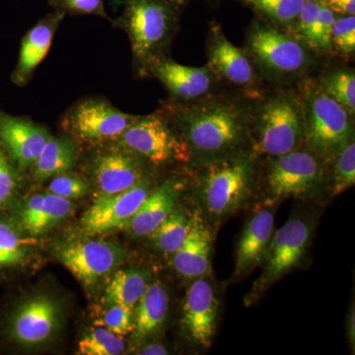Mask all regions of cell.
Segmentation results:
<instances>
[{
    "label": "cell",
    "instance_id": "4316f807",
    "mask_svg": "<svg viewBox=\"0 0 355 355\" xmlns=\"http://www.w3.org/2000/svg\"><path fill=\"white\" fill-rule=\"evenodd\" d=\"M149 284L148 273L137 268H125L114 273L105 291V305L119 304L135 308Z\"/></svg>",
    "mask_w": 355,
    "mask_h": 355
},
{
    "label": "cell",
    "instance_id": "f546056e",
    "mask_svg": "<svg viewBox=\"0 0 355 355\" xmlns=\"http://www.w3.org/2000/svg\"><path fill=\"white\" fill-rule=\"evenodd\" d=\"M318 85L352 116L355 113V74L354 70L338 69L324 73Z\"/></svg>",
    "mask_w": 355,
    "mask_h": 355
},
{
    "label": "cell",
    "instance_id": "5bb4252c",
    "mask_svg": "<svg viewBox=\"0 0 355 355\" xmlns=\"http://www.w3.org/2000/svg\"><path fill=\"white\" fill-rule=\"evenodd\" d=\"M153 186V178L121 193L98 196L83 214L81 224L84 232L98 235L125 228L148 193L155 188Z\"/></svg>",
    "mask_w": 355,
    "mask_h": 355
},
{
    "label": "cell",
    "instance_id": "60d3db41",
    "mask_svg": "<svg viewBox=\"0 0 355 355\" xmlns=\"http://www.w3.org/2000/svg\"><path fill=\"white\" fill-rule=\"evenodd\" d=\"M345 331H347V340H349L350 349L352 350V354H354L355 347V310L354 302H352V305H350L349 312H347V314Z\"/></svg>",
    "mask_w": 355,
    "mask_h": 355
},
{
    "label": "cell",
    "instance_id": "603a6c76",
    "mask_svg": "<svg viewBox=\"0 0 355 355\" xmlns=\"http://www.w3.org/2000/svg\"><path fill=\"white\" fill-rule=\"evenodd\" d=\"M71 200L46 193L28 198L15 221L26 234L37 237L50 230L71 214Z\"/></svg>",
    "mask_w": 355,
    "mask_h": 355
},
{
    "label": "cell",
    "instance_id": "8992f818",
    "mask_svg": "<svg viewBox=\"0 0 355 355\" xmlns=\"http://www.w3.org/2000/svg\"><path fill=\"white\" fill-rule=\"evenodd\" d=\"M319 214L312 209L294 210L286 223L273 232L261 266L260 277L247 294V306L257 302L265 292L284 275L304 261Z\"/></svg>",
    "mask_w": 355,
    "mask_h": 355
},
{
    "label": "cell",
    "instance_id": "b9f144b4",
    "mask_svg": "<svg viewBox=\"0 0 355 355\" xmlns=\"http://www.w3.org/2000/svg\"><path fill=\"white\" fill-rule=\"evenodd\" d=\"M169 354L168 349L161 343H149L139 350L141 355H166Z\"/></svg>",
    "mask_w": 355,
    "mask_h": 355
},
{
    "label": "cell",
    "instance_id": "6da1fadb",
    "mask_svg": "<svg viewBox=\"0 0 355 355\" xmlns=\"http://www.w3.org/2000/svg\"><path fill=\"white\" fill-rule=\"evenodd\" d=\"M160 109L190 153V167L251 150L253 106L239 98L209 94L188 103L167 101Z\"/></svg>",
    "mask_w": 355,
    "mask_h": 355
},
{
    "label": "cell",
    "instance_id": "d6a6232c",
    "mask_svg": "<svg viewBox=\"0 0 355 355\" xmlns=\"http://www.w3.org/2000/svg\"><path fill=\"white\" fill-rule=\"evenodd\" d=\"M125 349L123 336L99 326L88 331L78 343V354L83 355H119Z\"/></svg>",
    "mask_w": 355,
    "mask_h": 355
},
{
    "label": "cell",
    "instance_id": "2e32d148",
    "mask_svg": "<svg viewBox=\"0 0 355 355\" xmlns=\"http://www.w3.org/2000/svg\"><path fill=\"white\" fill-rule=\"evenodd\" d=\"M277 202H261L248 219L236 250L231 282L242 279L261 266L275 232Z\"/></svg>",
    "mask_w": 355,
    "mask_h": 355
},
{
    "label": "cell",
    "instance_id": "1f68e13d",
    "mask_svg": "<svg viewBox=\"0 0 355 355\" xmlns=\"http://www.w3.org/2000/svg\"><path fill=\"white\" fill-rule=\"evenodd\" d=\"M273 24L292 27L296 24L305 0H243Z\"/></svg>",
    "mask_w": 355,
    "mask_h": 355
},
{
    "label": "cell",
    "instance_id": "ab89813d",
    "mask_svg": "<svg viewBox=\"0 0 355 355\" xmlns=\"http://www.w3.org/2000/svg\"><path fill=\"white\" fill-rule=\"evenodd\" d=\"M324 2L335 14L342 16L354 15L355 0H324Z\"/></svg>",
    "mask_w": 355,
    "mask_h": 355
},
{
    "label": "cell",
    "instance_id": "e0dca14e",
    "mask_svg": "<svg viewBox=\"0 0 355 355\" xmlns=\"http://www.w3.org/2000/svg\"><path fill=\"white\" fill-rule=\"evenodd\" d=\"M154 77L164 85L170 101H196L211 93L216 76L209 67H191L174 62L169 55L158 58L144 70L142 77Z\"/></svg>",
    "mask_w": 355,
    "mask_h": 355
},
{
    "label": "cell",
    "instance_id": "ba28073f",
    "mask_svg": "<svg viewBox=\"0 0 355 355\" xmlns=\"http://www.w3.org/2000/svg\"><path fill=\"white\" fill-rule=\"evenodd\" d=\"M246 53L268 78L291 80L313 65L310 51L292 35L275 26L254 23L248 33Z\"/></svg>",
    "mask_w": 355,
    "mask_h": 355
},
{
    "label": "cell",
    "instance_id": "d590c367",
    "mask_svg": "<svg viewBox=\"0 0 355 355\" xmlns=\"http://www.w3.org/2000/svg\"><path fill=\"white\" fill-rule=\"evenodd\" d=\"M88 190L89 184L85 179L69 172L51 178L46 187V193L69 200L83 197Z\"/></svg>",
    "mask_w": 355,
    "mask_h": 355
},
{
    "label": "cell",
    "instance_id": "e575fe53",
    "mask_svg": "<svg viewBox=\"0 0 355 355\" xmlns=\"http://www.w3.org/2000/svg\"><path fill=\"white\" fill-rule=\"evenodd\" d=\"M331 51L342 57H350L355 51L354 15L336 18L331 33Z\"/></svg>",
    "mask_w": 355,
    "mask_h": 355
},
{
    "label": "cell",
    "instance_id": "d6986e66",
    "mask_svg": "<svg viewBox=\"0 0 355 355\" xmlns=\"http://www.w3.org/2000/svg\"><path fill=\"white\" fill-rule=\"evenodd\" d=\"M207 60V67L216 78L245 89L256 84V71L251 58L246 51L229 41L219 25L210 27Z\"/></svg>",
    "mask_w": 355,
    "mask_h": 355
},
{
    "label": "cell",
    "instance_id": "d4e9b609",
    "mask_svg": "<svg viewBox=\"0 0 355 355\" xmlns=\"http://www.w3.org/2000/svg\"><path fill=\"white\" fill-rule=\"evenodd\" d=\"M35 245V237L23 232L15 219L0 218V277L24 268Z\"/></svg>",
    "mask_w": 355,
    "mask_h": 355
},
{
    "label": "cell",
    "instance_id": "30bf717a",
    "mask_svg": "<svg viewBox=\"0 0 355 355\" xmlns=\"http://www.w3.org/2000/svg\"><path fill=\"white\" fill-rule=\"evenodd\" d=\"M139 118L116 108L104 98H86L65 112L62 128L77 142L97 146L118 139Z\"/></svg>",
    "mask_w": 355,
    "mask_h": 355
},
{
    "label": "cell",
    "instance_id": "7a4b0ae2",
    "mask_svg": "<svg viewBox=\"0 0 355 355\" xmlns=\"http://www.w3.org/2000/svg\"><path fill=\"white\" fill-rule=\"evenodd\" d=\"M259 158L248 150L193 168L197 209L214 230L253 200L259 187Z\"/></svg>",
    "mask_w": 355,
    "mask_h": 355
},
{
    "label": "cell",
    "instance_id": "3957f363",
    "mask_svg": "<svg viewBox=\"0 0 355 355\" xmlns=\"http://www.w3.org/2000/svg\"><path fill=\"white\" fill-rule=\"evenodd\" d=\"M183 0H123L114 27L127 33L137 74L154 60L168 55L179 28Z\"/></svg>",
    "mask_w": 355,
    "mask_h": 355
},
{
    "label": "cell",
    "instance_id": "83f0119b",
    "mask_svg": "<svg viewBox=\"0 0 355 355\" xmlns=\"http://www.w3.org/2000/svg\"><path fill=\"white\" fill-rule=\"evenodd\" d=\"M191 221L193 214H189L177 207L149 237L158 251L172 256L186 241L191 230Z\"/></svg>",
    "mask_w": 355,
    "mask_h": 355
},
{
    "label": "cell",
    "instance_id": "74e56055",
    "mask_svg": "<svg viewBox=\"0 0 355 355\" xmlns=\"http://www.w3.org/2000/svg\"><path fill=\"white\" fill-rule=\"evenodd\" d=\"M48 3L53 10L65 15H96L112 22L103 0H48Z\"/></svg>",
    "mask_w": 355,
    "mask_h": 355
},
{
    "label": "cell",
    "instance_id": "8fae6325",
    "mask_svg": "<svg viewBox=\"0 0 355 355\" xmlns=\"http://www.w3.org/2000/svg\"><path fill=\"white\" fill-rule=\"evenodd\" d=\"M97 146L89 167L98 196L121 193L153 179V168L116 140Z\"/></svg>",
    "mask_w": 355,
    "mask_h": 355
},
{
    "label": "cell",
    "instance_id": "4dcf8cb0",
    "mask_svg": "<svg viewBox=\"0 0 355 355\" xmlns=\"http://www.w3.org/2000/svg\"><path fill=\"white\" fill-rule=\"evenodd\" d=\"M23 173L14 164L0 144V214L12 209L19 197Z\"/></svg>",
    "mask_w": 355,
    "mask_h": 355
},
{
    "label": "cell",
    "instance_id": "9c48e42d",
    "mask_svg": "<svg viewBox=\"0 0 355 355\" xmlns=\"http://www.w3.org/2000/svg\"><path fill=\"white\" fill-rule=\"evenodd\" d=\"M153 169L190 164V153L174 123L160 108L139 116L116 140Z\"/></svg>",
    "mask_w": 355,
    "mask_h": 355
},
{
    "label": "cell",
    "instance_id": "f35d334b",
    "mask_svg": "<svg viewBox=\"0 0 355 355\" xmlns=\"http://www.w3.org/2000/svg\"><path fill=\"white\" fill-rule=\"evenodd\" d=\"M335 19V13L324 4V0H322L317 27L315 30L314 42L311 49L313 53H319V55L331 53V33Z\"/></svg>",
    "mask_w": 355,
    "mask_h": 355
},
{
    "label": "cell",
    "instance_id": "44dd1931",
    "mask_svg": "<svg viewBox=\"0 0 355 355\" xmlns=\"http://www.w3.org/2000/svg\"><path fill=\"white\" fill-rule=\"evenodd\" d=\"M186 178H170L155 187L125 226V230L135 237H146L170 216L178 207V200L186 190Z\"/></svg>",
    "mask_w": 355,
    "mask_h": 355
},
{
    "label": "cell",
    "instance_id": "52a82bcc",
    "mask_svg": "<svg viewBox=\"0 0 355 355\" xmlns=\"http://www.w3.org/2000/svg\"><path fill=\"white\" fill-rule=\"evenodd\" d=\"M259 186L263 202H282L286 198L313 200L324 193L327 164L303 146L291 153L266 158Z\"/></svg>",
    "mask_w": 355,
    "mask_h": 355
},
{
    "label": "cell",
    "instance_id": "9a60e30c",
    "mask_svg": "<svg viewBox=\"0 0 355 355\" xmlns=\"http://www.w3.org/2000/svg\"><path fill=\"white\" fill-rule=\"evenodd\" d=\"M58 258L81 284L91 287L113 272L123 259V252L110 243L88 240L60 248Z\"/></svg>",
    "mask_w": 355,
    "mask_h": 355
},
{
    "label": "cell",
    "instance_id": "cb8c5ba5",
    "mask_svg": "<svg viewBox=\"0 0 355 355\" xmlns=\"http://www.w3.org/2000/svg\"><path fill=\"white\" fill-rule=\"evenodd\" d=\"M133 317V336L144 340L164 327L169 312V296L161 282H149L137 302Z\"/></svg>",
    "mask_w": 355,
    "mask_h": 355
},
{
    "label": "cell",
    "instance_id": "836d02e7",
    "mask_svg": "<svg viewBox=\"0 0 355 355\" xmlns=\"http://www.w3.org/2000/svg\"><path fill=\"white\" fill-rule=\"evenodd\" d=\"M107 306L108 309L104 311L101 317L95 321L96 326L106 328L107 330L121 336L132 333L135 308L119 304Z\"/></svg>",
    "mask_w": 355,
    "mask_h": 355
},
{
    "label": "cell",
    "instance_id": "4fadbf2b",
    "mask_svg": "<svg viewBox=\"0 0 355 355\" xmlns=\"http://www.w3.org/2000/svg\"><path fill=\"white\" fill-rule=\"evenodd\" d=\"M218 295L209 277L191 282L184 295L182 326L191 342L209 349L214 342L219 320Z\"/></svg>",
    "mask_w": 355,
    "mask_h": 355
},
{
    "label": "cell",
    "instance_id": "8d00e7d4",
    "mask_svg": "<svg viewBox=\"0 0 355 355\" xmlns=\"http://www.w3.org/2000/svg\"><path fill=\"white\" fill-rule=\"evenodd\" d=\"M322 0H305L296 21V39L311 51Z\"/></svg>",
    "mask_w": 355,
    "mask_h": 355
},
{
    "label": "cell",
    "instance_id": "7402d4cb",
    "mask_svg": "<svg viewBox=\"0 0 355 355\" xmlns=\"http://www.w3.org/2000/svg\"><path fill=\"white\" fill-rule=\"evenodd\" d=\"M64 17L65 14L53 10L26 33L21 41L17 64L10 77L16 86L23 87L31 80L37 67L50 51L53 36Z\"/></svg>",
    "mask_w": 355,
    "mask_h": 355
},
{
    "label": "cell",
    "instance_id": "5b68a950",
    "mask_svg": "<svg viewBox=\"0 0 355 355\" xmlns=\"http://www.w3.org/2000/svg\"><path fill=\"white\" fill-rule=\"evenodd\" d=\"M298 96L302 109L304 147L328 164L354 139L352 116L314 81L306 80Z\"/></svg>",
    "mask_w": 355,
    "mask_h": 355
},
{
    "label": "cell",
    "instance_id": "7c38bea8",
    "mask_svg": "<svg viewBox=\"0 0 355 355\" xmlns=\"http://www.w3.org/2000/svg\"><path fill=\"white\" fill-rule=\"evenodd\" d=\"M62 321L57 299L38 294L18 303L7 315L4 335L9 343L23 347L48 342Z\"/></svg>",
    "mask_w": 355,
    "mask_h": 355
},
{
    "label": "cell",
    "instance_id": "484cf974",
    "mask_svg": "<svg viewBox=\"0 0 355 355\" xmlns=\"http://www.w3.org/2000/svg\"><path fill=\"white\" fill-rule=\"evenodd\" d=\"M78 142L69 135L51 137L31 168L35 181L44 182L69 172L76 165Z\"/></svg>",
    "mask_w": 355,
    "mask_h": 355
},
{
    "label": "cell",
    "instance_id": "ffe728a7",
    "mask_svg": "<svg viewBox=\"0 0 355 355\" xmlns=\"http://www.w3.org/2000/svg\"><path fill=\"white\" fill-rule=\"evenodd\" d=\"M214 234L216 230L196 209L193 212L191 227L186 241L171 256L173 268L180 277L190 282L209 277Z\"/></svg>",
    "mask_w": 355,
    "mask_h": 355
},
{
    "label": "cell",
    "instance_id": "277c9868",
    "mask_svg": "<svg viewBox=\"0 0 355 355\" xmlns=\"http://www.w3.org/2000/svg\"><path fill=\"white\" fill-rule=\"evenodd\" d=\"M251 150L275 157L304 146L302 109L298 94L279 91L253 107Z\"/></svg>",
    "mask_w": 355,
    "mask_h": 355
},
{
    "label": "cell",
    "instance_id": "ac0fdd59",
    "mask_svg": "<svg viewBox=\"0 0 355 355\" xmlns=\"http://www.w3.org/2000/svg\"><path fill=\"white\" fill-rule=\"evenodd\" d=\"M51 135L26 116L0 110V144L21 172L30 171Z\"/></svg>",
    "mask_w": 355,
    "mask_h": 355
},
{
    "label": "cell",
    "instance_id": "f1b7e54d",
    "mask_svg": "<svg viewBox=\"0 0 355 355\" xmlns=\"http://www.w3.org/2000/svg\"><path fill=\"white\" fill-rule=\"evenodd\" d=\"M355 183V142L349 141L327 164L324 193L331 198L342 195Z\"/></svg>",
    "mask_w": 355,
    "mask_h": 355
}]
</instances>
